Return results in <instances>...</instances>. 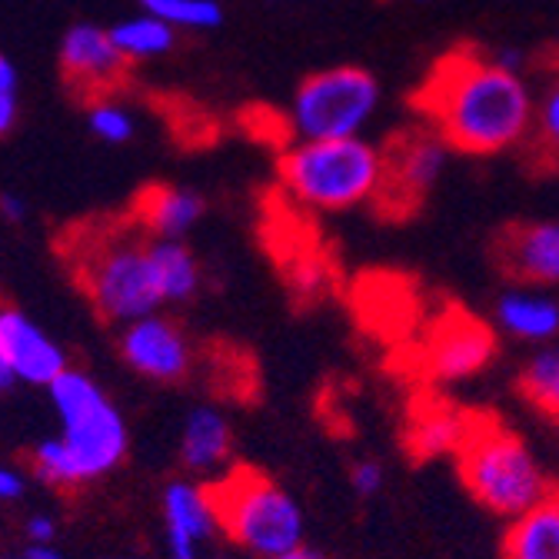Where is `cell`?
<instances>
[{"label": "cell", "mask_w": 559, "mask_h": 559, "mask_svg": "<svg viewBox=\"0 0 559 559\" xmlns=\"http://www.w3.org/2000/svg\"><path fill=\"white\" fill-rule=\"evenodd\" d=\"M380 107V84L360 67H330L310 74L290 107V127L300 140L357 136Z\"/></svg>", "instance_id": "cell-7"}, {"label": "cell", "mask_w": 559, "mask_h": 559, "mask_svg": "<svg viewBox=\"0 0 559 559\" xmlns=\"http://www.w3.org/2000/svg\"><path fill=\"white\" fill-rule=\"evenodd\" d=\"M24 489H27V479L24 473H17L14 466H4L0 463V503H14L24 497Z\"/></svg>", "instance_id": "cell-28"}, {"label": "cell", "mask_w": 559, "mask_h": 559, "mask_svg": "<svg viewBox=\"0 0 559 559\" xmlns=\"http://www.w3.org/2000/svg\"><path fill=\"white\" fill-rule=\"evenodd\" d=\"M140 237L144 234L133 227L123 234L78 240V284L94 310L117 326L151 317L164 307L151 266V240Z\"/></svg>", "instance_id": "cell-6"}, {"label": "cell", "mask_w": 559, "mask_h": 559, "mask_svg": "<svg viewBox=\"0 0 559 559\" xmlns=\"http://www.w3.org/2000/svg\"><path fill=\"white\" fill-rule=\"evenodd\" d=\"M456 473L466 493L507 523L556 493L533 450L513 430L486 416H476L473 433L456 453Z\"/></svg>", "instance_id": "cell-4"}, {"label": "cell", "mask_w": 559, "mask_h": 559, "mask_svg": "<svg viewBox=\"0 0 559 559\" xmlns=\"http://www.w3.org/2000/svg\"><path fill=\"white\" fill-rule=\"evenodd\" d=\"M114 559H140V556H114Z\"/></svg>", "instance_id": "cell-34"}, {"label": "cell", "mask_w": 559, "mask_h": 559, "mask_svg": "<svg viewBox=\"0 0 559 559\" xmlns=\"http://www.w3.org/2000/svg\"><path fill=\"white\" fill-rule=\"evenodd\" d=\"M280 187L297 203L323 214L354 210L360 203H373L383 177L380 147L360 136L346 140H300L287 147L276 164Z\"/></svg>", "instance_id": "cell-5"}, {"label": "cell", "mask_w": 559, "mask_h": 559, "mask_svg": "<svg viewBox=\"0 0 559 559\" xmlns=\"http://www.w3.org/2000/svg\"><path fill=\"white\" fill-rule=\"evenodd\" d=\"M4 559H27V556H24V552H21V556H4Z\"/></svg>", "instance_id": "cell-35"}, {"label": "cell", "mask_w": 559, "mask_h": 559, "mask_svg": "<svg viewBox=\"0 0 559 559\" xmlns=\"http://www.w3.org/2000/svg\"><path fill=\"white\" fill-rule=\"evenodd\" d=\"M117 354L136 377L151 383H183L197 364L190 333L160 310L120 326Z\"/></svg>", "instance_id": "cell-9"}, {"label": "cell", "mask_w": 559, "mask_h": 559, "mask_svg": "<svg viewBox=\"0 0 559 559\" xmlns=\"http://www.w3.org/2000/svg\"><path fill=\"white\" fill-rule=\"evenodd\" d=\"M87 127L97 140H104V144H127V140H133V117L127 114L123 104H117L114 97H100L91 104L87 110Z\"/></svg>", "instance_id": "cell-25"}, {"label": "cell", "mask_w": 559, "mask_h": 559, "mask_svg": "<svg viewBox=\"0 0 559 559\" xmlns=\"http://www.w3.org/2000/svg\"><path fill=\"white\" fill-rule=\"evenodd\" d=\"M0 214H4V221H11V224L27 221V200L17 193H0Z\"/></svg>", "instance_id": "cell-30"}, {"label": "cell", "mask_w": 559, "mask_h": 559, "mask_svg": "<svg viewBox=\"0 0 559 559\" xmlns=\"http://www.w3.org/2000/svg\"><path fill=\"white\" fill-rule=\"evenodd\" d=\"M203 559H227V556H203Z\"/></svg>", "instance_id": "cell-36"}, {"label": "cell", "mask_w": 559, "mask_h": 559, "mask_svg": "<svg viewBox=\"0 0 559 559\" xmlns=\"http://www.w3.org/2000/svg\"><path fill=\"white\" fill-rule=\"evenodd\" d=\"M476 416L456 409V406H424L406 430V443L413 456L419 460H433V456H456L473 433Z\"/></svg>", "instance_id": "cell-19"}, {"label": "cell", "mask_w": 559, "mask_h": 559, "mask_svg": "<svg viewBox=\"0 0 559 559\" xmlns=\"http://www.w3.org/2000/svg\"><path fill=\"white\" fill-rule=\"evenodd\" d=\"M497 357V336L486 323L463 310H447L433 323V333L427 340V367L437 380L456 383L483 373L489 360Z\"/></svg>", "instance_id": "cell-11"}, {"label": "cell", "mask_w": 559, "mask_h": 559, "mask_svg": "<svg viewBox=\"0 0 559 559\" xmlns=\"http://www.w3.org/2000/svg\"><path fill=\"white\" fill-rule=\"evenodd\" d=\"M170 559H203V546L221 533L206 483L170 479L160 497Z\"/></svg>", "instance_id": "cell-13"}, {"label": "cell", "mask_w": 559, "mask_h": 559, "mask_svg": "<svg viewBox=\"0 0 559 559\" xmlns=\"http://www.w3.org/2000/svg\"><path fill=\"white\" fill-rule=\"evenodd\" d=\"M520 393L543 416L559 419V346H543L523 364Z\"/></svg>", "instance_id": "cell-23"}, {"label": "cell", "mask_w": 559, "mask_h": 559, "mask_svg": "<svg viewBox=\"0 0 559 559\" xmlns=\"http://www.w3.org/2000/svg\"><path fill=\"white\" fill-rule=\"evenodd\" d=\"M24 556H27V559H63L60 549H57L53 543H27Z\"/></svg>", "instance_id": "cell-31"}, {"label": "cell", "mask_w": 559, "mask_h": 559, "mask_svg": "<svg viewBox=\"0 0 559 559\" xmlns=\"http://www.w3.org/2000/svg\"><path fill=\"white\" fill-rule=\"evenodd\" d=\"M0 349L14 367L17 383L31 386H50L60 373L70 370L67 349L47 336L24 310L0 304Z\"/></svg>", "instance_id": "cell-14"}, {"label": "cell", "mask_w": 559, "mask_h": 559, "mask_svg": "<svg viewBox=\"0 0 559 559\" xmlns=\"http://www.w3.org/2000/svg\"><path fill=\"white\" fill-rule=\"evenodd\" d=\"M493 260L516 287H559V221H523L500 230Z\"/></svg>", "instance_id": "cell-12"}, {"label": "cell", "mask_w": 559, "mask_h": 559, "mask_svg": "<svg viewBox=\"0 0 559 559\" xmlns=\"http://www.w3.org/2000/svg\"><path fill=\"white\" fill-rule=\"evenodd\" d=\"M24 533H27V543H53V536H57V520L47 516V513H34V516H27Z\"/></svg>", "instance_id": "cell-29"}, {"label": "cell", "mask_w": 559, "mask_h": 559, "mask_svg": "<svg viewBox=\"0 0 559 559\" xmlns=\"http://www.w3.org/2000/svg\"><path fill=\"white\" fill-rule=\"evenodd\" d=\"M409 107L450 151L493 157L526 144L536 97L526 78L503 70L493 53L453 47L433 60Z\"/></svg>", "instance_id": "cell-1"}, {"label": "cell", "mask_w": 559, "mask_h": 559, "mask_svg": "<svg viewBox=\"0 0 559 559\" xmlns=\"http://www.w3.org/2000/svg\"><path fill=\"white\" fill-rule=\"evenodd\" d=\"M17 114H21V107H17V70L4 53H0V136L14 130Z\"/></svg>", "instance_id": "cell-26"}, {"label": "cell", "mask_w": 559, "mask_h": 559, "mask_svg": "<svg viewBox=\"0 0 559 559\" xmlns=\"http://www.w3.org/2000/svg\"><path fill=\"white\" fill-rule=\"evenodd\" d=\"M14 383H17V377H14V367H11V360L4 357V349H0V393H8Z\"/></svg>", "instance_id": "cell-32"}, {"label": "cell", "mask_w": 559, "mask_h": 559, "mask_svg": "<svg viewBox=\"0 0 559 559\" xmlns=\"http://www.w3.org/2000/svg\"><path fill=\"white\" fill-rule=\"evenodd\" d=\"M203 217L200 193L187 187L154 183L133 200V227L147 240H180Z\"/></svg>", "instance_id": "cell-16"}, {"label": "cell", "mask_w": 559, "mask_h": 559, "mask_svg": "<svg viewBox=\"0 0 559 559\" xmlns=\"http://www.w3.org/2000/svg\"><path fill=\"white\" fill-rule=\"evenodd\" d=\"M140 8L174 31H210L224 24L221 0H140Z\"/></svg>", "instance_id": "cell-24"}, {"label": "cell", "mask_w": 559, "mask_h": 559, "mask_svg": "<svg viewBox=\"0 0 559 559\" xmlns=\"http://www.w3.org/2000/svg\"><path fill=\"white\" fill-rule=\"evenodd\" d=\"M110 37L117 44V50L136 63V60H154L164 57L174 44H177V31L164 21H157L154 14H136V17H123L120 24L110 27Z\"/></svg>", "instance_id": "cell-22"}, {"label": "cell", "mask_w": 559, "mask_h": 559, "mask_svg": "<svg viewBox=\"0 0 559 559\" xmlns=\"http://www.w3.org/2000/svg\"><path fill=\"white\" fill-rule=\"evenodd\" d=\"M151 266H154V280L164 307L174 304H187L197 297L200 290V260L193 257V250L180 240H151Z\"/></svg>", "instance_id": "cell-21"}, {"label": "cell", "mask_w": 559, "mask_h": 559, "mask_svg": "<svg viewBox=\"0 0 559 559\" xmlns=\"http://www.w3.org/2000/svg\"><path fill=\"white\" fill-rule=\"evenodd\" d=\"M383 479H386V469L380 460H357L354 466H349V486H354V493L364 500H373L380 493Z\"/></svg>", "instance_id": "cell-27"}, {"label": "cell", "mask_w": 559, "mask_h": 559, "mask_svg": "<svg viewBox=\"0 0 559 559\" xmlns=\"http://www.w3.org/2000/svg\"><path fill=\"white\" fill-rule=\"evenodd\" d=\"M180 463L190 476L217 479L234 466V427L221 406L200 403L183 416Z\"/></svg>", "instance_id": "cell-15"}, {"label": "cell", "mask_w": 559, "mask_h": 559, "mask_svg": "<svg viewBox=\"0 0 559 559\" xmlns=\"http://www.w3.org/2000/svg\"><path fill=\"white\" fill-rule=\"evenodd\" d=\"M214 500L221 536L240 546L253 559H276L304 546L307 520L290 489L270 473L234 463L227 473L206 483Z\"/></svg>", "instance_id": "cell-3"}, {"label": "cell", "mask_w": 559, "mask_h": 559, "mask_svg": "<svg viewBox=\"0 0 559 559\" xmlns=\"http://www.w3.org/2000/svg\"><path fill=\"white\" fill-rule=\"evenodd\" d=\"M47 393L60 419V437L40 440L31 450V469L44 486L74 493L127 460L130 430L107 390L84 370L70 367Z\"/></svg>", "instance_id": "cell-2"}, {"label": "cell", "mask_w": 559, "mask_h": 559, "mask_svg": "<svg viewBox=\"0 0 559 559\" xmlns=\"http://www.w3.org/2000/svg\"><path fill=\"white\" fill-rule=\"evenodd\" d=\"M130 60L117 50L107 27L74 24L60 40V74L87 104L110 97L123 78Z\"/></svg>", "instance_id": "cell-10"}, {"label": "cell", "mask_w": 559, "mask_h": 559, "mask_svg": "<svg viewBox=\"0 0 559 559\" xmlns=\"http://www.w3.org/2000/svg\"><path fill=\"white\" fill-rule=\"evenodd\" d=\"M493 320L513 340L552 343L559 336V300L539 287H513L497 300Z\"/></svg>", "instance_id": "cell-17"}, {"label": "cell", "mask_w": 559, "mask_h": 559, "mask_svg": "<svg viewBox=\"0 0 559 559\" xmlns=\"http://www.w3.org/2000/svg\"><path fill=\"white\" fill-rule=\"evenodd\" d=\"M450 147L427 127H406L383 140V177L373 206L386 217H409L427 200L447 167Z\"/></svg>", "instance_id": "cell-8"}, {"label": "cell", "mask_w": 559, "mask_h": 559, "mask_svg": "<svg viewBox=\"0 0 559 559\" xmlns=\"http://www.w3.org/2000/svg\"><path fill=\"white\" fill-rule=\"evenodd\" d=\"M276 559H330V556H323L320 549H310V546L304 543V546H297V549H290V552H284V556H276Z\"/></svg>", "instance_id": "cell-33"}, {"label": "cell", "mask_w": 559, "mask_h": 559, "mask_svg": "<svg viewBox=\"0 0 559 559\" xmlns=\"http://www.w3.org/2000/svg\"><path fill=\"white\" fill-rule=\"evenodd\" d=\"M543 81L533 110V130L526 136V160L536 170H559V53L539 60Z\"/></svg>", "instance_id": "cell-18"}, {"label": "cell", "mask_w": 559, "mask_h": 559, "mask_svg": "<svg viewBox=\"0 0 559 559\" xmlns=\"http://www.w3.org/2000/svg\"><path fill=\"white\" fill-rule=\"evenodd\" d=\"M503 559H559V489L533 510L510 520Z\"/></svg>", "instance_id": "cell-20"}]
</instances>
